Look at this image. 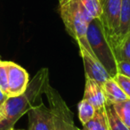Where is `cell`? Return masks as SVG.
<instances>
[{"label":"cell","mask_w":130,"mask_h":130,"mask_svg":"<svg viewBox=\"0 0 130 130\" xmlns=\"http://www.w3.org/2000/svg\"><path fill=\"white\" fill-rule=\"evenodd\" d=\"M49 82V71L42 68L29 80L23 94L9 96L0 107V130H13L16 122L35 106L45 94Z\"/></svg>","instance_id":"cell-1"},{"label":"cell","mask_w":130,"mask_h":130,"mask_svg":"<svg viewBox=\"0 0 130 130\" xmlns=\"http://www.w3.org/2000/svg\"><path fill=\"white\" fill-rule=\"evenodd\" d=\"M78 130H81V129H78Z\"/></svg>","instance_id":"cell-22"},{"label":"cell","mask_w":130,"mask_h":130,"mask_svg":"<svg viewBox=\"0 0 130 130\" xmlns=\"http://www.w3.org/2000/svg\"><path fill=\"white\" fill-rule=\"evenodd\" d=\"M121 2L122 0H100L102 8L100 20L110 44L116 39L119 32Z\"/></svg>","instance_id":"cell-5"},{"label":"cell","mask_w":130,"mask_h":130,"mask_svg":"<svg viewBox=\"0 0 130 130\" xmlns=\"http://www.w3.org/2000/svg\"><path fill=\"white\" fill-rule=\"evenodd\" d=\"M117 61H124L130 62V32L116 41L112 45Z\"/></svg>","instance_id":"cell-13"},{"label":"cell","mask_w":130,"mask_h":130,"mask_svg":"<svg viewBox=\"0 0 130 130\" xmlns=\"http://www.w3.org/2000/svg\"><path fill=\"white\" fill-rule=\"evenodd\" d=\"M116 114L126 126L130 127V99L111 104Z\"/></svg>","instance_id":"cell-14"},{"label":"cell","mask_w":130,"mask_h":130,"mask_svg":"<svg viewBox=\"0 0 130 130\" xmlns=\"http://www.w3.org/2000/svg\"><path fill=\"white\" fill-rule=\"evenodd\" d=\"M86 11L94 18L100 19L102 14V8L100 0H79Z\"/></svg>","instance_id":"cell-17"},{"label":"cell","mask_w":130,"mask_h":130,"mask_svg":"<svg viewBox=\"0 0 130 130\" xmlns=\"http://www.w3.org/2000/svg\"><path fill=\"white\" fill-rule=\"evenodd\" d=\"M130 32V0H122L120 8V15H119V32L116 39L110 45L115 43L119 39Z\"/></svg>","instance_id":"cell-12"},{"label":"cell","mask_w":130,"mask_h":130,"mask_svg":"<svg viewBox=\"0 0 130 130\" xmlns=\"http://www.w3.org/2000/svg\"><path fill=\"white\" fill-rule=\"evenodd\" d=\"M105 108H106V113H107V116H108L110 130H130V127L126 126V125L119 119V118L118 117V115L116 114L115 110H114L111 104L106 103Z\"/></svg>","instance_id":"cell-16"},{"label":"cell","mask_w":130,"mask_h":130,"mask_svg":"<svg viewBox=\"0 0 130 130\" xmlns=\"http://www.w3.org/2000/svg\"><path fill=\"white\" fill-rule=\"evenodd\" d=\"M87 38L94 57L101 62L109 75L114 78L118 74V61L100 19L94 18L88 23Z\"/></svg>","instance_id":"cell-3"},{"label":"cell","mask_w":130,"mask_h":130,"mask_svg":"<svg viewBox=\"0 0 130 130\" xmlns=\"http://www.w3.org/2000/svg\"><path fill=\"white\" fill-rule=\"evenodd\" d=\"M81 130H110L105 106L96 109L94 117L88 122L83 125V128Z\"/></svg>","instance_id":"cell-11"},{"label":"cell","mask_w":130,"mask_h":130,"mask_svg":"<svg viewBox=\"0 0 130 130\" xmlns=\"http://www.w3.org/2000/svg\"><path fill=\"white\" fill-rule=\"evenodd\" d=\"M78 119H79L80 122L82 123V125H85L94 117V113H95V108L90 103L82 99L78 103Z\"/></svg>","instance_id":"cell-15"},{"label":"cell","mask_w":130,"mask_h":130,"mask_svg":"<svg viewBox=\"0 0 130 130\" xmlns=\"http://www.w3.org/2000/svg\"><path fill=\"white\" fill-rule=\"evenodd\" d=\"M118 73L130 78V62L119 61L117 63Z\"/></svg>","instance_id":"cell-20"},{"label":"cell","mask_w":130,"mask_h":130,"mask_svg":"<svg viewBox=\"0 0 130 130\" xmlns=\"http://www.w3.org/2000/svg\"><path fill=\"white\" fill-rule=\"evenodd\" d=\"M79 53L83 60L86 78L95 80L100 86L103 87V84L111 77L109 75L101 62L85 48L79 47Z\"/></svg>","instance_id":"cell-8"},{"label":"cell","mask_w":130,"mask_h":130,"mask_svg":"<svg viewBox=\"0 0 130 130\" xmlns=\"http://www.w3.org/2000/svg\"><path fill=\"white\" fill-rule=\"evenodd\" d=\"M54 120V130H78L73 113L56 89L49 84L45 92Z\"/></svg>","instance_id":"cell-4"},{"label":"cell","mask_w":130,"mask_h":130,"mask_svg":"<svg viewBox=\"0 0 130 130\" xmlns=\"http://www.w3.org/2000/svg\"><path fill=\"white\" fill-rule=\"evenodd\" d=\"M7 68L6 61H0V88L6 94L8 95V84H7Z\"/></svg>","instance_id":"cell-18"},{"label":"cell","mask_w":130,"mask_h":130,"mask_svg":"<svg viewBox=\"0 0 130 130\" xmlns=\"http://www.w3.org/2000/svg\"><path fill=\"white\" fill-rule=\"evenodd\" d=\"M103 89L106 98V102L109 104H113L119 102H124L128 100V97L126 95L119 84L112 78H109L103 85Z\"/></svg>","instance_id":"cell-10"},{"label":"cell","mask_w":130,"mask_h":130,"mask_svg":"<svg viewBox=\"0 0 130 130\" xmlns=\"http://www.w3.org/2000/svg\"><path fill=\"white\" fill-rule=\"evenodd\" d=\"M9 97V96L7 95V94H6L4 92H3L2 90H1V88H0V107L2 106L3 104L5 103V102L7 100V98Z\"/></svg>","instance_id":"cell-21"},{"label":"cell","mask_w":130,"mask_h":130,"mask_svg":"<svg viewBox=\"0 0 130 130\" xmlns=\"http://www.w3.org/2000/svg\"><path fill=\"white\" fill-rule=\"evenodd\" d=\"M6 68L8 96H17L23 94L29 82V73L25 69L13 61H6Z\"/></svg>","instance_id":"cell-6"},{"label":"cell","mask_w":130,"mask_h":130,"mask_svg":"<svg viewBox=\"0 0 130 130\" xmlns=\"http://www.w3.org/2000/svg\"><path fill=\"white\" fill-rule=\"evenodd\" d=\"M112 78L115 79V81L119 84V86L121 87L123 92L126 94L128 99H130V78L121 74H119V73Z\"/></svg>","instance_id":"cell-19"},{"label":"cell","mask_w":130,"mask_h":130,"mask_svg":"<svg viewBox=\"0 0 130 130\" xmlns=\"http://www.w3.org/2000/svg\"><path fill=\"white\" fill-rule=\"evenodd\" d=\"M59 12L66 31L76 40L78 47H83L94 56L87 38L88 23L93 18L81 2L79 0H59Z\"/></svg>","instance_id":"cell-2"},{"label":"cell","mask_w":130,"mask_h":130,"mask_svg":"<svg viewBox=\"0 0 130 130\" xmlns=\"http://www.w3.org/2000/svg\"><path fill=\"white\" fill-rule=\"evenodd\" d=\"M83 99L90 103L95 110L104 107L107 103L102 86H100L95 80L89 78H86Z\"/></svg>","instance_id":"cell-9"},{"label":"cell","mask_w":130,"mask_h":130,"mask_svg":"<svg viewBox=\"0 0 130 130\" xmlns=\"http://www.w3.org/2000/svg\"><path fill=\"white\" fill-rule=\"evenodd\" d=\"M28 117L29 130H54L52 112L42 102L28 111Z\"/></svg>","instance_id":"cell-7"}]
</instances>
